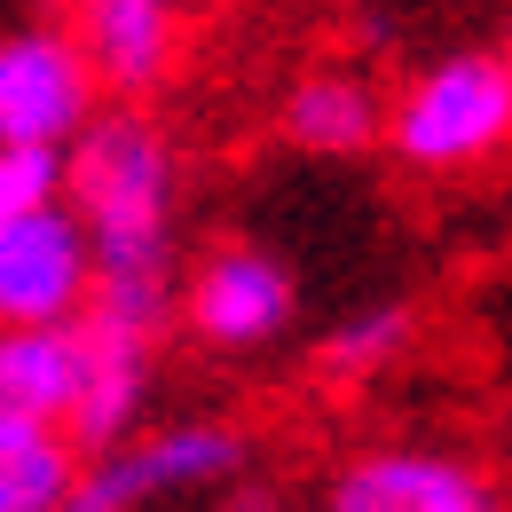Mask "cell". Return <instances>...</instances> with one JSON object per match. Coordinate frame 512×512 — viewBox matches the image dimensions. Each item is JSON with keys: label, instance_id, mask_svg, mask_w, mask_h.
<instances>
[{"label": "cell", "instance_id": "cell-1", "mask_svg": "<svg viewBox=\"0 0 512 512\" xmlns=\"http://www.w3.org/2000/svg\"><path fill=\"white\" fill-rule=\"evenodd\" d=\"M64 205L95 253V284L174 292L182 260V150L150 103H103L64 150Z\"/></svg>", "mask_w": 512, "mask_h": 512}, {"label": "cell", "instance_id": "cell-2", "mask_svg": "<svg viewBox=\"0 0 512 512\" xmlns=\"http://www.w3.org/2000/svg\"><path fill=\"white\" fill-rule=\"evenodd\" d=\"M512 150V71L497 48H449L386 95V158L449 182Z\"/></svg>", "mask_w": 512, "mask_h": 512}, {"label": "cell", "instance_id": "cell-3", "mask_svg": "<svg viewBox=\"0 0 512 512\" xmlns=\"http://www.w3.org/2000/svg\"><path fill=\"white\" fill-rule=\"evenodd\" d=\"M253 465V434L237 418H174V426H142L134 442L79 457L64 512H158L174 497H205L221 481H237Z\"/></svg>", "mask_w": 512, "mask_h": 512}, {"label": "cell", "instance_id": "cell-4", "mask_svg": "<svg viewBox=\"0 0 512 512\" xmlns=\"http://www.w3.org/2000/svg\"><path fill=\"white\" fill-rule=\"evenodd\" d=\"M174 323L205 355H268L300 323V284L268 245L229 237L190 268V284H174Z\"/></svg>", "mask_w": 512, "mask_h": 512}, {"label": "cell", "instance_id": "cell-5", "mask_svg": "<svg viewBox=\"0 0 512 512\" xmlns=\"http://www.w3.org/2000/svg\"><path fill=\"white\" fill-rule=\"evenodd\" d=\"M103 111V87L71 24L0 32V150H71V134Z\"/></svg>", "mask_w": 512, "mask_h": 512}, {"label": "cell", "instance_id": "cell-6", "mask_svg": "<svg viewBox=\"0 0 512 512\" xmlns=\"http://www.w3.org/2000/svg\"><path fill=\"white\" fill-rule=\"evenodd\" d=\"M323 512H512V505L481 465H465L449 449L386 442V449H363V457H347L331 473Z\"/></svg>", "mask_w": 512, "mask_h": 512}, {"label": "cell", "instance_id": "cell-7", "mask_svg": "<svg viewBox=\"0 0 512 512\" xmlns=\"http://www.w3.org/2000/svg\"><path fill=\"white\" fill-rule=\"evenodd\" d=\"M87 292H95V253L64 197L24 221H0V323H71Z\"/></svg>", "mask_w": 512, "mask_h": 512}, {"label": "cell", "instance_id": "cell-8", "mask_svg": "<svg viewBox=\"0 0 512 512\" xmlns=\"http://www.w3.org/2000/svg\"><path fill=\"white\" fill-rule=\"evenodd\" d=\"M71 40L87 48L103 103H150L182 56V0H71Z\"/></svg>", "mask_w": 512, "mask_h": 512}, {"label": "cell", "instance_id": "cell-9", "mask_svg": "<svg viewBox=\"0 0 512 512\" xmlns=\"http://www.w3.org/2000/svg\"><path fill=\"white\" fill-rule=\"evenodd\" d=\"M276 134L300 150V158H371L386 142V95L363 71H300L276 103Z\"/></svg>", "mask_w": 512, "mask_h": 512}, {"label": "cell", "instance_id": "cell-10", "mask_svg": "<svg viewBox=\"0 0 512 512\" xmlns=\"http://www.w3.org/2000/svg\"><path fill=\"white\" fill-rule=\"evenodd\" d=\"M79 394V339L71 323H0V418L64 426Z\"/></svg>", "mask_w": 512, "mask_h": 512}, {"label": "cell", "instance_id": "cell-11", "mask_svg": "<svg viewBox=\"0 0 512 512\" xmlns=\"http://www.w3.org/2000/svg\"><path fill=\"white\" fill-rule=\"evenodd\" d=\"M79 481V449L64 426L0 418V512H64Z\"/></svg>", "mask_w": 512, "mask_h": 512}, {"label": "cell", "instance_id": "cell-12", "mask_svg": "<svg viewBox=\"0 0 512 512\" xmlns=\"http://www.w3.org/2000/svg\"><path fill=\"white\" fill-rule=\"evenodd\" d=\"M410 331H418V308L410 300H371V308H347L316 339V371L331 386H371L379 371H394L410 355Z\"/></svg>", "mask_w": 512, "mask_h": 512}, {"label": "cell", "instance_id": "cell-13", "mask_svg": "<svg viewBox=\"0 0 512 512\" xmlns=\"http://www.w3.org/2000/svg\"><path fill=\"white\" fill-rule=\"evenodd\" d=\"M64 197V150H0V221H24Z\"/></svg>", "mask_w": 512, "mask_h": 512}, {"label": "cell", "instance_id": "cell-14", "mask_svg": "<svg viewBox=\"0 0 512 512\" xmlns=\"http://www.w3.org/2000/svg\"><path fill=\"white\" fill-rule=\"evenodd\" d=\"M497 56H505V71H512V24H505V48H497Z\"/></svg>", "mask_w": 512, "mask_h": 512}]
</instances>
